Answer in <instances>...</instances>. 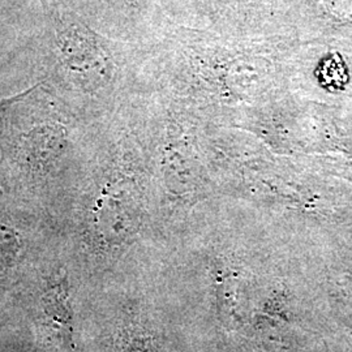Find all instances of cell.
I'll return each instance as SVG.
<instances>
[{
  "label": "cell",
  "mask_w": 352,
  "mask_h": 352,
  "mask_svg": "<svg viewBox=\"0 0 352 352\" xmlns=\"http://www.w3.org/2000/svg\"><path fill=\"white\" fill-rule=\"evenodd\" d=\"M65 131L55 124L36 126L20 142V157L32 167H43L59 157L65 146Z\"/></svg>",
  "instance_id": "1"
},
{
  "label": "cell",
  "mask_w": 352,
  "mask_h": 352,
  "mask_svg": "<svg viewBox=\"0 0 352 352\" xmlns=\"http://www.w3.org/2000/svg\"><path fill=\"white\" fill-rule=\"evenodd\" d=\"M59 45L63 62L74 75L87 76L100 67L101 55L94 41L84 29L71 25L59 33Z\"/></svg>",
  "instance_id": "2"
},
{
  "label": "cell",
  "mask_w": 352,
  "mask_h": 352,
  "mask_svg": "<svg viewBox=\"0 0 352 352\" xmlns=\"http://www.w3.org/2000/svg\"><path fill=\"white\" fill-rule=\"evenodd\" d=\"M34 89H36V87L28 89L26 91H23V93H20V94H16V96L10 97V98H4V100H0V113H3L4 110H7L8 107L13 106L14 103H17V102L21 101L23 98H25L26 96H28V94H30V93H32Z\"/></svg>",
  "instance_id": "3"
}]
</instances>
